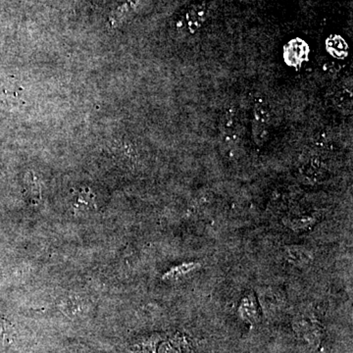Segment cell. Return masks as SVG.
<instances>
[{
  "mask_svg": "<svg viewBox=\"0 0 353 353\" xmlns=\"http://www.w3.org/2000/svg\"><path fill=\"white\" fill-rule=\"evenodd\" d=\"M292 328L299 338L310 347L318 348L324 338V328L321 323L309 314H299L292 321Z\"/></svg>",
  "mask_w": 353,
  "mask_h": 353,
  "instance_id": "cell-1",
  "label": "cell"
},
{
  "mask_svg": "<svg viewBox=\"0 0 353 353\" xmlns=\"http://www.w3.org/2000/svg\"><path fill=\"white\" fill-rule=\"evenodd\" d=\"M221 141L227 148H233L238 145L241 138V123L240 114L234 106L225 109L219 123Z\"/></svg>",
  "mask_w": 353,
  "mask_h": 353,
  "instance_id": "cell-2",
  "label": "cell"
},
{
  "mask_svg": "<svg viewBox=\"0 0 353 353\" xmlns=\"http://www.w3.org/2000/svg\"><path fill=\"white\" fill-rule=\"evenodd\" d=\"M272 110L268 102L263 99L255 101L253 108V139L259 145H263L270 136Z\"/></svg>",
  "mask_w": 353,
  "mask_h": 353,
  "instance_id": "cell-3",
  "label": "cell"
},
{
  "mask_svg": "<svg viewBox=\"0 0 353 353\" xmlns=\"http://www.w3.org/2000/svg\"><path fill=\"white\" fill-rule=\"evenodd\" d=\"M208 7L205 3H199L190 7L189 10L183 14L181 24L185 31L194 34L201 29L208 17Z\"/></svg>",
  "mask_w": 353,
  "mask_h": 353,
  "instance_id": "cell-4",
  "label": "cell"
},
{
  "mask_svg": "<svg viewBox=\"0 0 353 353\" xmlns=\"http://www.w3.org/2000/svg\"><path fill=\"white\" fill-rule=\"evenodd\" d=\"M259 303L257 297L253 294H245L241 299L239 304L238 314L239 317L245 322L246 324L253 326L257 324L260 320Z\"/></svg>",
  "mask_w": 353,
  "mask_h": 353,
  "instance_id": "cell-5",
  "label": "cell"
},
{
  "mask_svg": "<svg viewBox=\"0 0 353 353\" xmlns=\"http://www.w3.org/2000/svg\"><path fill=\"white\" fill-rule=\"evenodd\" d=\"M285 259L292 266L305 267L312 263L314 254L303 245H285L284 248Z\"/></svg>",
  "mask_w": 353,
  "mask_h": 353,
  "instance_id": "cell-6",
  "label": "cell"
},
{
  "mask_svg": "<svg viewBox=\"0 0 353 353\" xmlns=\"http://www.w3.org/2000/svg\"><path fill=\"white\" fill-rule=\"evenodd\" d=\"M259 305H261L262 310L267 309L278 308L282 305L284 297L282 296L281 292L277 290L272 289V288H264L261 290H259Z\"/></svg>",
  "mask_w": 353,
  "mask_h": 353,
  "instance_id": "cell-7",
  "label": "cell"
},
{
  "mask_svg": "<svg viewBox=\"0 0 353 353\" xmlns=\"http://www.w3.org/2000/svg\"><path fill=\"white\" fill-rule=\"evenodd\" d=\"M201 265L199 263V262H183V263L172 267L170 270L167 271L166 273L164 274L162 279H163L164 281H178L180 280V279L185 278V276L189 275V274L194 273V272H196L197 269L201 268Z\"/></svg>",
  "mask_w": 353,
  "mask_h": 353,
  "instance_id": "cell-8",
  "label": "cell"
},
{
  "mask_svg": "<svg viewBox=\"0 0 353 353\" xmlns=\"http://www.w3.org/2000/svg\"><path fill=\"white\" fill-rule=\"evenodd\" d=\"M283 223L288 229L294 233H304L310 231L317 223V219L311 216H303V217L284 218Z\"/></svg>",
  "mask_w": 353,
  "mask_h": 353,
  "instance_id": "cell-9",
  "label": "cell"
},
{
  "mask_svg": "<svg viewBox=\"0 0 353 353\" xmlns=\"http://www.w3.org/2000/svg\"><path fill=\"white\" fill-rule=\"evenodd\" d=\"M326 163L323 161L322 158L314 157L303 165V173L304 176L312 181H318L322 179L326 174Z\"/></svg>",
  "mask_w": 353,
  "mask_h": 353,
  "instance_id": "cell-10",
  "label": "cell"
},
{
  "mask_svg": "<svg viewBox=\"0 0 353 353\" xmlns=\"http://www.w3.org/2000/svg\"><path fill=\"white\" fill-rule=\"evenodd\" d=\"M340 106L341 108H352V92L348 90H343L340 92Z\"/></svg>",
  "mask_w": 353,
  "mask_h": 353,
  "instance_id": "cell-11",
  "label": "cell"
}]
</instances>
